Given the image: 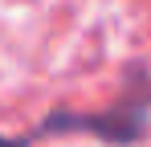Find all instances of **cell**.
<instances>
[{"instance_id":"7a4b0ae2","label":"cell","mask_w":151,"mask_h":147,"mask_svg":"<svg viewBox=\"0 0 151 147\" xmlns=\"http://www.w3.org/2000/svg\"><path fill=\"white\" fill-rule=\"evenodd\" d=\"M0 147H29V135H21V139H4L0 135Z\"/></svg>"},{"instance_id":"6da1fadb","label":"cell","mask_w":151,"mask_h":147,"mask_svg":"<svg viewBox=\"0 0 151 147\" xmlns=\"http://www.w3.org/2000/svg\"><path fill=\"white\" fill-rule=\"evenodd\" d=\"M41 131H94L102 135L106 143L123 147V143H135L143 131H147V98L139 102H114L106 115H70V110H53L49 119L41 122Z\"/></svg>"}]
</instances>
